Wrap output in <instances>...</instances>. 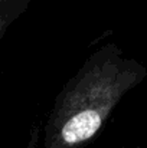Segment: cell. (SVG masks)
<instances>
[{
    "label": "cell",
    "mask_w": 147,
    "mask_h": 148,
    "mask_svg": "<svg viewBox=\"0 0 147 148\" xmlns=\"http://www.w3.org/2000/svg\"><path fill=\"white\" fill-rule=\"evenodd\" d=\"M147 78V68L110 42L94 50L65 82L49 111L42 148H85L112 111Z\"/></svg>",
    "instance_id": "6da1fadb"
},
{
    "label": "cell",
    "mask_w": 147,
    "mask_h": 148,
    "mask_svg": "<svg viewBox=\"0 0 147 148\" xmlns=\"http://www.w3.org/2000/svg\"><path fill=\"white\" fill-rule=\"evenodd\" d=\"M33 0H0V43L9 27L22 17Z\"/></svg>",
    "instance_id": "7a4b0ae2"
},
{
    "label": "cell",
    "mask_w": 147,
    "mask_h": 148,
    "mask_svg": "<svg viewBox=\"0 0 147 148\" xmlns=\"http://www.w3.org/2000/svg\"><path fill=\"white\" fill-rule=\"evenodd\" d=\"M128 148H141V147H128Z\"/></svg>",
    "instance_id": "3957f363"
}]
</instances>
